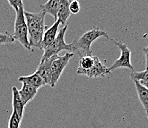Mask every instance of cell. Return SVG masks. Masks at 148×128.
I'll use <instances>...</instances> for the list:
<instances>
[{"label":"cell","mask_w":148,"mask_h":128,"mask_svg":"<svg viewBox=\"0 0 148 128\" xmlns=\"http://www.w3.org/2000/svg\"><path fill=\"white\" fill-rule=\"evenodd\" d=\"M25 17L28 30V40L31 48L41 49V42L43 33L46 30L45 24V13H31L24 11Z\"/></svg>","instance_id":"1"},{"label":"cell","mask_w":148,"mask_h":128,"mask_svg":"<svg viewBox=\"0 0 148 128\" xmlns=\"http://www.w3.org/2000/svg\"><path fill=\"white\" fill-rule=\"evenodd\" d=\"M101 37H104L111 40L108 32L97 27H94L84 33L80 38L75 39L71 42L73 52L77 51L80 54H82V56H92L93 51L91 49V45L95 40Z\"/></svg>","instance_id":"2"},{"label":"cell","mask_w":148,"mask_h":128,"mask_svg":"<svg viewBox=\"0 0 148 128\" xmlns=\"http://www.w3.org/2000/svg\"><path fill=\"white\" fill-rule=\"evenodd\" d=\"M23 6L19 7L16 11V19L14 22V32L13 37L27 50H31L28 40V30L24 14Z\"/></svg>","instance_id":"3"},{"label":"cell","mask_w":148,"mask_h":128,"mask_svg":"<svg viewBox=\"0 0 148 128\" xmlns=\"http://www.w3.org/2000/svg\"><path fill=\"white\" fill-rule=\"evenodd\" d=\"M67 28H68L67 25L63 26V28L58 31V35L52 43L44 49V54L41 58L40 62L48 59L49 58L51 57L52 56L58 55L60 51H63V50H67V51H71V53H73V47L71 43L67 44L65 41V34L67 30Z\"/></svg>","instance_id":"4"},{"label":"cell","mask_w":148,"mask_h":128,"mask_svg":"<svg viewBox=\"0 0 148 128\" xmlns=\"http://www.w3.org/2000/svg\"><path fill=\"white\" fill-rule=\"evenodd\" d=\"M73 56V53H66L63 56L58 55L53 60L51 66V87H55L63 70L66 68V66L68 65L70 59Z\"/></svg>","instance_id":"5"},{"label":"cell","mask_w":148,"mask_h":128,"mask_svg":"<svg viewBox=\"0 0 148 128\" xmlns=\"http://www.w3.org/2000/svg\"><path fill=\"white\" fill-rule=\"evenodd\" d=\"M111 41H112L117 47L120 49L121 54L119 59H116L113 64H112L110 68H108L109 70L111 72L119 68H127V69L134 70V68L131 63V50L127 47V45L126 44L122 43L121 42L115 41L112 39Z\"/></svg>","instance_id":"6"},{"label":"cell","mask_w":148,"mask_h":128,"mask_svg":"<svg viewBox=\"0 0 148 128\" xmlns=\"http://www.w3.org/2000/svg\"><path fill=\"white\" fill-rule=\"evenodd\" d=\"M84 76L89 78H104L107 76H111L112 72L106 65L101 62L99 58L96 56L95 63Z\"/></svg>","instance_id":"7"},{"label":"cell","mask_w":148,"mask_h":128,"mask_svg":"<svg viewBox=\"0 0 148 128\" xmlns=\"http://www.w3.org/2000/svg\"><path fill=\"white\" fill-rule=\"evenodd\" d=\"M58 55L52 56L51 57L49 58L48 59L40 62L37 68L36 73H38L42 79H43L45 85H50L51 81V66L53 60L55 59V57Z\"/></svg>","instance_id":"8"},{"label":"cell","mask_w":148,"mask_h":128,"mask_svg":"<svg viewBox=\"0 0 148 128\" xmlns=\"http://www.w3.org/2000/svg\"><path fill=\"white\" fill-rule=\"evenodd\" d=\"M60 24V21L57 19L55 22L50 28L45 30L42 36V42H41V50H44L45 47H47L55 39L59 31Z\"/></svg>","instance_id":"9"},{"label":"cell","mask_w":148,"mask_h":128,"mask_svg":"<svg viewBox=\"0 0 148 128\" xmlns=\"http://www.w3.org/2000/svg\"><path fill=\"white\" fill-rule=\"evenodd\" d=\"M25 105L24 102L23 101L22 98L20 97L19 93V90L16 87H12V106L13 110L19 115V116L21 119L23 118L24 115V110L25 108Z\"/></svg>","instance_id":"10"},{"label":"cell","mask_w":148,"mask_h":128,"mask_svg":"<svg viewBox=\"0 0 148 128\" xmlns=\"http://www.w3.org/2000/svg\"><path fill=\"white\" fill-rule=\"evenodd\" d=\"M69 0H60L57 19L59 20L63 26H64L67 19L71 15L69 10Z\"/></svg>","instance_id":"11"},{"label":"cell","mask_w":148,"mask_h":128,"mask_svg":"<svg viewBox=\"0 0 148 128\" xmlns=\"http://www.w3.org/2000/svg\"><path fill=\"white\" fill-rule=\"evenodd\" d=\"M19 81H21L22 83L31 85V86L34 87L37 89L40 88V87H43L44 85H45L42 77L38 73H36V72L33 73V74L29 75V76H19Z\"/></svg>","instance_id":"12"},{"label":"cell","mask_w":148,"mask_h":128,"mask_svg":"<svg viewBox=\"0 0 148 128\" xmlns=\"http://www.w3.org/2000/svg\"><path fill=\"white\" fill-rule=\"evenodd\" d=\"M37 91H38V89L34 87L23 83L22 88L19 90V93L25 104H27L28 102L34 99V97L37 93Z\"/></svg>","instance_id":"13"},{"label":"cell","mask_w":148,"mask_h":128,"mask_svg":"<svg viewBox=\"0 0 148 128\" xmlns=\"http://www.w3.org/2000/svg\"><path fill=\"white\" fill-rule=\"evenodd\" d=\"M133 81L141 105L146 112H148V89L137 80H133Z\"/></svg>","instance_id":"14"},{"label":"cell","mask_w":148,"mask_h":128,"mask_svg":"<svg viewBox=\"0 0 148 128\" xmlns=\"http://www.w3.org/2000/svg\"><path fill=\"white\" fill-rule=\"evenodd\" d=\"M60 0H48L46 3L43 5H40V8L44 11L45 14H50L52 16L55 20H57V15H58V7H59Z\"/></svg>","instance_id":"15"},{"label":"cell","mask_w":148,"mask_h":128,"mask_svg":"<svg viewBox=\"0 0 148 128\" xmlns=\"http://www.w3.org/2000/svg\"><path fill=\"white\" fill-rule=\"evenodd\" d=\"M23 119L19 117V115L13 110L8 121V128H19Z\"/></svg>","instance_id":"16"},{"label":"cell","mask_w":148,"mask_h":128,"mask_svg":"<svg viewBox=\"0 0 148 128\" xmlns=\"http://www.w3.org/2000/svg\"><path fill=\"white\" fill-rule=\"evenodd\" d=\"M130 77L132 80H137L138 81H148V70L140 71V72L132 70L130 74Z\"/></svg>","instance_id":"17"},{"label":"cell","mask_w":148,"mask_h":128,"mask_svg":"<svg viewBox=\"0 0 148 128\" xmlns=\"http://www.w3.org/2000/svg\"><path fill=\"white\" fill-rule=\"evenodd\" d=\"M15 39L13 37V33H9L8 31L5 33H0V45L13 43Z\"/></svg>","instance_id":"18"},{"label":"cell","mask_w":148,"mask_h":128,"mask_svg":"<svg viewBox=\"0 0 148 128\" xmlns=\"http://www.w3.org/2000/svg\"><path fill=\"white\" fill-rule=\"evenodd\" d=\"M69 10L71 14H78L80 11V4L78 0H73L69 2Z\"/></svg>","instance_id":"19"},{"label":"cell","mask_w":148,"mask_h":128,"mask_svg":"<svg viewBox=\"0 0 148 128\" xmlns=\"http://www.w3.org/2000/svg\"><path fill=\"white\" fill-rule=\"evenodd\" d=\"M8 2L15 11H17L19 7L23 6V0H8Z\"/></svg>","instance_id":"20"},{"label":"cell","mask_w":148,"mask_h":128,"mask_svg":"<svg viewBox=\"0 0 148 128\" xmlns=\"http://www.w3.org/2000/svg\"><path fill=\"white\" fill-rule=\"evenodd\" d=\"M143 51L145 56V65H146V70H148V46L143 48Z\"/></svg>","instance_id":"21"},{"label":"cell","mask_w":148,"mask_h":128,"mask_svg":"<svg viewBox=\"0 0 148 128\" xmlns=\"http://www.w3.org/2000/svg\"><path fill=\"white\" fill-rule=\"evenodd\" d=\"M140 83L141 84V85H143L145 87H146L148 89V81H139Z\"/></svg>","instance_id":"22"},{"label":"cell","mask_w":148,"mask_h":128,"mask_svg":"<svg viewBox=\"0 0 148 128\" xmlns=\"http://www.w3.org/2000/svg\"><path fill=\"white\" fill-rule=\"evenodd\" d=\"M147 119H148V112H147Z\"/></svg>","instance_id":"23"},{"label":"cell","mask_w":148,"mask_h":128,"mask_svg":"<svg viewBox=\"0 0 148 128\" xmlns=\"http://www.w3.org/2000/svg\"><path fill=\"white\" fill-rule=\"evenodd\" d=\"M69 1H70V2H71V1H73V0H69Z\"/></svg>","instance_id":"24"}]
</instances>
